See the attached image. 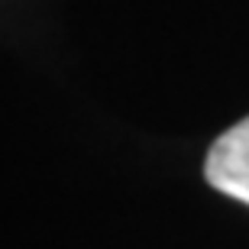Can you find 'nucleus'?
Masks as SVG:
<instances>
[{
	"label": "nucleus",
	"instance_id": "1",
	"mask_svg": "<svg viewBox=\"0 0 249 249\" xmlns=\"http://www.w3.org/2000/svg\"><path fill=\"white\" fill-rule=\"evenodd\" d=\"M204 178L220 194L249 207V117L211 146L204 159Z\"/></svg>",
	"mask_w": 249,
	"mask_h": 249
}]
</instances>
